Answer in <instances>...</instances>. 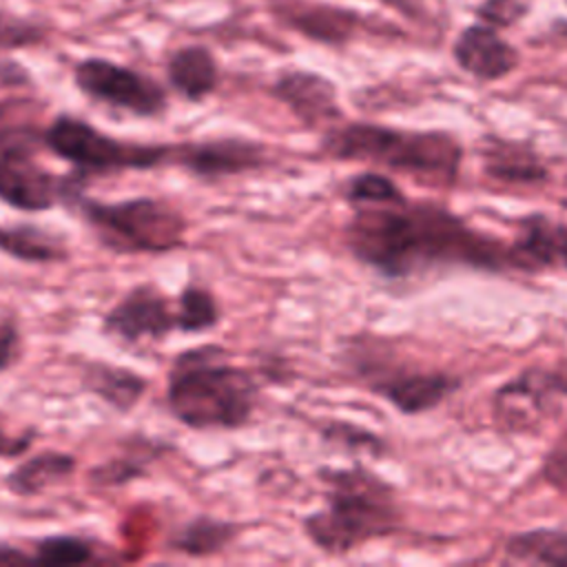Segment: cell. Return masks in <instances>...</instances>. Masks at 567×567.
<instances>
[{
  "instance_id": "obj_1",
  "label": "cell",
  "mask_w": 567,
  "mask_h": 567,
  "mask_svg": "<svg viewBox=\"0 0 567 567\" xmlns=\"http://www.w3.org/2000/svg\"><path fill=\"white\" fill-rule=\"evenodd\" d=\"M346 244L357 261L388 279H405L436 266L503 272L514 266L512 244L472 228L434 202L354 206Z\"/></svg>"
},
{
  "instance_id": "obj_2",
  "label": "cell",
  "mask_w": 567,
  "mask_h": 567,
  "mask_svg": "<svg viewBox=\"0 0 567 567\" xmlns=\"http://www.w3.org/2000/svg\"><path fill=\"white\" fill-rule=\"evenodd\" d=\"M168 414L188 430H239L257 408L259 383L255 374L228 361L217 343L177 352L166 374Z\"/></svg>"
},
{
  "instance_id": "obj_3",
  "label": "cell",
  "mask_w": 567,
  "mask_h": 567,
  "mask_svg": "<svg viewBox=\"0 0 567 567\" xmlns=\"http://www.w3.org/2000/svg\"><path fill=\"white\" fill-rule=\"evenodd\" d=\"M326 503L303 518L308 540L330 556L348 554L374 538L390 536L401 525L394 487L365 465L321 467Z\"/></svg>"
},
{
  "instance_id": "obj_4",
  "label": "cell",
  "mask_w": 567,
  "mask_h": 567,
  "mask_svg": "<svg viewBox=\"0 0 567 567\" xmlns=\"http://www.w3.org/2000/svg\"><path fill=\"white\" fill-rule=\"evenodd\" d=\"M321 151L332 159L383 164L443 184L454 182L463 159V148L450 133L403 131L365 122L328 128Z\"/></svg>"
},
{
  "instance_id": "obj_5",
  "label": "cell",
  "mask_w": 567,
  "mask_h": 567,
  "mask_svg": "<svg viewBox=\"0 0 567 567\" xmlns=\"http://www.w3.org/2000/svg\"><path fill=\"white\" fill-rule=\"evenodd\" d=\"M66 208L86 224L104 250L115 255H168L186 244L188 219L164 197L104 202L82 193Z\"/></svg>"
},
{
  "instance_id": "obj_6",
  "label": "cell",
  "mask_w": 567,
  "mask_h": 567,
  "mask_svg": "<svg viewBox=\"0 0 567 567\" xmlns=\"http://www.w3.org/2000/svg\"><path fill=\"white\" fill-rule=\"evenodd\" d=\"M44 148L69 162L86 179L128 171H153L168 166L173 144H144L100 131L95 124L60 113L42 131Z\"/></svg>"
},
{
  "instance_id": "obj_7",
  "label": "cell",
  "mask_w": 567,
  "mask_h": 567,
  "mask_svg": "<svg viewBox=\"0 0 567 567\" xmlns=\"http://www.w3.org/2000/svg\"><path fill=\"white\" fill-rule=\"evenodd\" d=\"M86 177L75 168L53 173L29 151L0 153V202L20 213H44L69 206L86 193Z\"/></svg>"
},
{
  "instance_id": "obj_8",
  "label": "cell",
  "mask_w": 567,
  "mask_h": 567,
  "mask_svg": "<svg viewBox=\"0 0 567 567\" xmlns=\"http://www.w3.org/2000/svg\"><path fill=\"white\" fill-rule=\"evenodd\" d=\"M100 332L128 350L162 343L175 332V299L155 281H137L102 315Z\"/></svg>"
},
{
  "instance_id": "obj_9",
  "label": "cell",
  "mask_w": 567,
  "mask_h": 567,
  "mask_svg": "<svg viewBox=\"0 0 567 567\" xmlns=\"http://www.w3.org/2000/svg\"><path fill=\"white\" fill-rule=\"evenodd\" d=\"M73 80L75 86L93 102L135 117H159L168 106L162 84L111 60H82L73 71Z\"/></svg>"
},
{
  "instance_id": "obj_10",
  "label": "cell",
  "mask_w": 567,
  "mask_h": 567,
  "mask_svg": "<svg viewBox=\"0 0 567 567\" xmlns=\"http://www.w3.org/2000/svg\"><path fill=\"white\" fill-rule=\"evenodd\" d=\"M171 164L197 179L215 182L264 168L268 164V151L264 144L246 137H213L173 146Z\"/></svg>"
},
{
  "instance_id": "obj_11",
  "label": "cell",
  "mask_w": 567,
  "mask_h": 567,
  "mask_svg": "<svg viewBox=\"0 0 567 567\" xmlns=\"http://www.w3.org/2000/svg\"><path fill=\"white\" fill-rule=\"evenodd\" d=\"M556 396H567V363L518 372L496 388L494 405L503 423L523 427V423L543 419Z\"/></svg>"
},
{
  "instance_id": "obj_12",
  "label": "cell",
  "mask_w": 567,
  "mask_h": 567,
  "mask_svg": "<svg viewBox=\"0 0 567 567\" xmlns=\"http://www.w3.org/2000/svg\"><path fill=\"white\" fill-rule=\"evenodd\" d=\"M272 93L306 126L332 128L334 122L343 117L341 106L337 102V89L323 75L308 73V71L284 73L275 82Z\"/></svg>"
},
{
  "instance_id": "obj_13",
  "label": "cell",
  "mask_w": 567,
  "mask_h": 567,
  "mask_svg": "<svg viewBox=\"0 0 567 567\" xmlns=\"http://www.w3.org/2000/svg\"><path fill=\"white\" fill-rule=\"evenodd\" d=\"M461 381L445 372H392L370 385V392L385 399L396 412L414 416L434 410L458 390Z\"/></svg>"
},
{
  "instance_id": "obj_14",
  "label": "cell",
  "mask_w": 567,
  "mask_h": 567,
  "mask_svg": "<svg viewBox=\"0 0 567 567\" xmlns=\"http://www.w3.org/2000/svg\"><path fill=\"white\" fill-rule=\"evenodd\" d=\"M80 388L117 414H131L146 396L151 381L126 365L89 359L80 365Z\"/></svg>"
},
{
  "instance_id": "obj_15",
  "label": "cell",
  "mask_w": 567,
  "mask_h": 567,
  "mask_svg": "<svg viewBox=\"0 0 567 567\" xmlns=\"http://www.w3.org/2000/svg\"><path fill=\"white\" fill-rule=\"evenodd\" d=\"M454 60L476 80L494 82L516 69L518 53L489 24H476L467 27L458 35L454 44Z\"/></svg>"
},
{
  "instance_id": "obj_16",
  "label": "cell",
  "mask_w": 567,
  "mask_h": 567,
  "mask_svg": "<svg viewBox=\"0 0 567 567\" xmlns=\"http://www.w3.org/2000/svg\"><path fill=\"white\" fill-rule=\"evenodd\" d=\"M0 252L31 266H55L71 259V244L64 233L35 221L0 224Z\"/></svg>"
},
{
  "instance_id": "obj_17",
  "label": "cell",
  "mask_w": 567,
  "mask_h": 567,
  "mask_svg": "<svg viewBox=\"0 0 567 567\" xmlns=\"http://www.w3.org/2000/svg\"><path fill=\"white\" fill-rule=\"evenodd\" d=\"M78 472V456L64 450H40L35 454H24L2 478L7 492L20 498L42 496L73 478Z\"/></svg>"
},
{
  "instance_id": "obj_18",
  "label": "cell",
  "mask_w": 567,
  "mask_h": 567,
  "mask_svg": "<svg viewBox=\"0 0 567 567\" xmlns=\"http://www.w3.org/2000/svg\"><path fill=\"white\" fill-rule=\"evenodd\" d=\"M164 450H168L164 441H155L148 436L128 439L115 456L104 458L102 463L89 470V483L100 489H113L146 478L151 474L153 463L162 458Z\"/></svg>"
},
{
  "instance_id": "obj_19",
  "label": "cell",
  "mask_w": 567,
  "mask_h": 567,
  "mask_svg": "<svg viewBox=\"0 0 567 567\" xmlns=\"http://www.w3.org/2000/svg\"><path fill=\"white\" fill-rule=\"evenodd\" d=\"M239 534L241 525L235 520L197 514L171 534L168 549L188 558H210L226 551Z\"/></svg>"
},
{
  "instance_id": "obj_20",
  "label": "cell",
  "mask_w": 567,
  "mask_h": 567,
  "mask_svg": "<svg viewBox=\"0 0 567 567\" xmlns=\"http://www.w3.org/2000/svg\"><path fill=\"white\" fill-rule=\"evenodd\" d=\"M483 171L492 179L520 186L543 184L549 179V171L540 157L516 142H489L483 151Z\"/></svg>"
},
{
  "instance_id": "obj_21",
  "label": "cell",
  "mask_w": 567,
  "mask_h": 567,
  "mask_svg": "<svg viewBox=\"0 0 567 567\" xmlns=\"http://www.w3.org/2000/svg\"><path fill=\"white\" fill-rule=\"evenodd\" d=\"M171 86L190 102H202L208 97L219 80L217 62L204 47H184L175 51L166 66Z\"/></svg>"
},
{
  "instance_id": "obj_22",
  "label": "cell",
  "mask_w": 567,
  "mask_h": 567,
  "mask_svg": "<svg viewBox=\"0 0 567 567\" xmlns=\"http://www.w3.org/2000/svg\"><path fill=\"white\" fill-rule=\"evenodd\" d=\"M505 554L520 563L567 565V529L536 527L512 534L505 540Z\"/></svg>"
},
{
  "instance_id": "obj_23",
  "label": "cell",
  "mask_w": 567,
  "mask_h": 567,
  "mask_svg": "<svg viewBox=\"0 0 567 567\" xmlns=\"http://www.w3.org/2000/svg\"><path fill=\"white\" fill-rule=\"evenodd\" d=\"M221 321V306L210 288L202 284H186L175 297V330L182 334H202L217 328Z\"/></svg>"
},
{
  "instance_id": "obj_24",
  "label": "cell",
  "mask_w": 567,
  "mask_h": 567,
  "mask_svg": "<svg viewBox=\"0 0 567 567\" xmlns=\"http://www.w3.org/2000/svg\"><path fill=\"white\" fill-rule=\"evenodd\" d=\"M102 545L91 536L80 534H49L33 543L31 558L35 565H89L102 558Z\"/></svg>"
},
{
  "instance_id": "obj_25",
  "label": "cell",
  "mask_w": 567,
  "mask_h": 567,
  "mask_svg": "<svg viewBox=\"0 0 567 567\" xmlns=\"http://www.w3.org/2000/svg\"><path fill=\"white\" fill-rule=\"evenodd\" d=\"M343 197L352 206H377V204H396L405 195L399 184L381 173H359L348 179L343 186Z\"/></svg>"
},
{
  "instance_id": "obj_26",
  "label": "cell",
  "mask_w": 567,
  "mask_h": 567,
  "mask_svg": "<svg viewBox=\"0 0 567 567\" xmlns=\"http://www.w3.org/2000/svg\"><path fill=\"white\" fill-rule=\"evenodd\" d=\"M536 241L547 268L558 264L567 268V224L540 215L536 224Z\"/></svg>"
},
{
  "instance_id": "obj_27",
  "label": "cell",
  "mask_w": 567,
  "mask_h": 567,
  "mask_svg": "<svg viewBox=\"0 0 567 567\" xmlns=\"http://www.w3.org/2000/svg\"><path fill=\"white\" fill-rule=\"evenodd\" d=\"M321 434L326 441L341 443L348 450H363L372 456H379L383 452V441L377 434H372L370 430L357 427L354 423L334 421V423H328L326 427H321Z\"/></svg>"
},
{
  "instance_id": "obj_28",
  "label": "cell",
  "mask_w": 567,
  "mask_h": 567,
  "mask_svg": "<svg viewBox=\"0 0 567 567\" xmlns=\"http://www.w3.org/2000/svg\"><path fill=\"white\" fill-rule=\"evenodd\" d=\"M35 425H20L0 410V458H22L38 439Z\"/></svg>"
},
{
  "instance_id": "obj_29",
  "label": "cell",
  "mask_w": 567,
  "mask_h": 567,
  "mask_svg": "<svg viewBox=\"0 0 567 567\" xmlns=\"http://www.w3.org/2000/svg\"><path fill=\"white\" fill-rule=\"evenodd\" d=\"M44 38L42 27L18 18L13 13L0 11V49H22L40 42Z\"/></svg>"
},
{
  "instance_id": "obj_30",
  "label": "cell",
  "mask_w": 567,
  "mask_h": 567,
  "mask_svg": "<svg viewBox=\"0 0 567 567\" xmlns=\"http://www.w3.org/2000/svg\"><path fill=\"white\" fill-rule=\"evenodd\" d=\"M27 350V339L16 317H0V374L13 370Z\"/></svg>"
},
{
  "instance_id": "obj_31",
  "label": "cell",
  "mask_w": 567,
  "mask_h": 567,
  "mask_svg": "<svg viewBox=\"0 0 567 567\" xmlns=\"http://www.w3.org/2000/svg\"><path fill=\"white\" fill-rule=\"evenodd\" d=\"M540 474L549 487L567 498V430L547 450Z\"/></svg>"
},
{
  "instance_id": "obj_32",
  "label": "cell",
  "mask_w": 567,
  "mask_h": 567,
  "mask_svg": "<svg viewBox=\"0 0 567 567\" xmlns=\"http://www.w3.org/2000/svg\"><path fill=\"white\" fill-rule=\"evenodd\" d=\"M523 11L525 7L518 0H487L478 13L489 27H507L516 22Z\"/></svg>"
},
{
  "instance_id": "obj_33",
  "label": "cell",
  "mask_w": 567,
  "mask_h": 567,
  "mask_svg": "<svg viewBox=\"0 0 567 567\" xmlns=\"http://www.w3.org/2000/svg\"><path fill=\"white\" fill-rule=\"evenodd\" d=\"M31 563L33 558L29 551L0 540V565H31Z\"/></svg>"
}]
</instances>
